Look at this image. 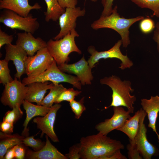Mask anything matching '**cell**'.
<instances>
[{"instance_id":"obj_1","label":"cell","mask_w":159,"mask_h":159,"mask_svg":"<svg viewBox=\"0 0 159 159\" xmlns=\"http://www.w3.org/2000/svg\"><path fill=\"white\" fill-rule=\"evenodd\" d=\"M80 141V155L82 159H108L117 151L124 148L120 141L99 132L82 137Z\"/></svg>"},{"instance_id":"obj_2","label":"cell","mask_w":159,"mask_h":159,"mask_svg":"<svg viewBox=\"0 0 159 159\" xmlns=\"http://www.w3.org/2000/svg\"><path fill=\"white\" fill-rule=\"evenodd\" d=\"M117 5L113 8L111 14L108 16H100L91 24V28L94 30L107 28L113 29L117 32L121 37L123 47L126 48L130 43L129 29L135 22L144 18L141 16L135 17L126 18L121 17L117 11Z\"/></svg>"},{"instance_id":"obj_3","label":"cell","mask_w":159,"mask_h":159,"mask_svg":"<svg viewBox=\"0 0 159 159\" xmlns=\"http://www.w3.org/2000/svg\"><path fill=\"white\" fill-rule=\"evenodd\" d=\"M100 83L109 86L112 91V101L110 107H124L127 109L130 113L134 110L133 106L136 98L135 95H130L134 91L131 83L129 80L122 81L118 76L112 75L105 77L100 80Z\"/></svg>"},{"instance_id":"obj_4","label":"cell","mask_w":159,"mask_h":159,"mask_svg":"<svg viewBox=\"0 0 159 159\" xmlns=\"http://www.w3.org/2000/svg\"><path fill=\"white\" fill-rule=\"evenodd\" d=\"M79 36L74 29L62 39L55 41L51 39L47 42L48 51L58 66L69 62L70 59L69 56L71 53L75 52L79 54H82L75 41V38Z\"/></svg>"},{"instance_id":"obj_5","label":"cell","mask_w":159,"mask_h":159,"mask_svg":"<svg viewBox=\"0 0 159 159\" xmlns=\"http://www.w3.org/2000/svg\"><path fill=\"white\" fill-rule=\"evenodd\" d=\"M46 81H50L54 85L62 82H67L78 89L80 90L82 88V85L77 77L66 74L62 71L59 68L54 59L44 72L35 76L25 77L22 80V82L25 85H27L33 82Z\"/></svg>"},{"instance_id":"obj_6","label":"cell","mask_w":159,"mask_h":159,"mask_svg":"<svg viewBox=\"0 0 159 159\" xmlns=\"http://www.w3.org/2000/svg\"><path fill=\"white\" fill-rule=\"evenodd\" d=\"M0 22L12 29H17L34 34L39 27L37 19L30 14L21 16L11 10L4 9L0 14Z\"/></svg>"},{"instance_id":"obj_7","label":"cell","mask_w":159,"mask_h":159,"mask_svg":"<svg viewBox=\"0 0 159 159\" xmlns=\"http://www.w3.org/2000/svg\"><path fill=\"white\" fill-rule=\"evenodd\" d=\"M122 45V41L119 40L108 50L100 52L97 50L94 46H89L87 49L90 54L87 61L89 66L92 69L95 66V64L101 59L116 58L121 62L119 67L121 70L130 68L133 65V62L127 55H124L121 52L120 47Z\"/></svg>"},{"instance_id":"obj_8","label":"cell","mask_w":159,"mask_h":159,"mask_svg":"<svg viewBox=\"0 0 159 159\" xmlns=\"http://www.w3.org/2000/svg\"><path fill=\"white\" fill-rule=\"evenodd\" d=\"M18 79L15 77L12 82L4 85L0 98L3 105L12 109L17 104L22 105L27 90V86Z\"/></svg>"},{"instance_id":"obj_9","label":"cell","mask_w":159,"mask_h":159,"mask_svg":"<svg viewBox=\"0 0 159 159\" xmlns=\"http://www.w3.org/2000/svg\"><path fill=\"white\" fill-rule=\"evenodd\" d=\"M54 59L47 47L39 50L33 56H28L25 62L27 77H34L42 73L47 69Z\"/></svg>"},{"instance_id":"obj_10","label":"cell","mask_w":159,"mask_h":159,"mask_svg":"<svg viewBox=\"0 0 159 159\" xmlns=\"http://www.w3.org/2000/svg\"><path fill=\"white\" fill-rule=\"evenodd\" d=\"M146 113L144 110L141 118L138 130L135 137L134 146L144 159H151L153 156H158L159 150L154 145L148 141L147 136V129L144 123Z\"/></svg>"},{"instance_id":"obj_11","label":"cell","mask_w":159,"mask_h":159,"mask_svg":"<svg viewBox=\"0 0 159 159\" xmlns=\"http://www.w3.org/2000/svg\"><path fill=\"white\" fill-rule=\"evenodd\" d=\"M85 12L84 8L82 9L80 7L66 8L65 11L58 19L60 29L54 39L56 40L62 39L72 30L75 29L77 19L84 16Z\"/></svg>"},{"instance_id":"obj_12","label":"cell","mask_w":159,"mask_h":159,"mask_svg":"<svg viewBox=\"0 0 159 159\" xmlns=\"http://www.w3.org/2000/svg\"><path fill=\"white\" fill-rule=\"evenodd\" d=\"M114 114L111 117L100 122L95 126L96 129L103 135H107L111 131L121 127L127 120L131 117L130 112L122 107H113Z\"/></svg>"},{"instance_id":"obj_13","label":"cell","mask_w":159,"mask_h":159,"mask_svg":"<svg viewBox=\"0 0 159 159\" xmlns=\"http://www.w3.org/2000/svg\"><path fill=\"white\" fill-rule=\"evenodd\" d=\"M62 71L77 76L82 85H91L93 79L91 71L92 68L89 66L87 61L85 59L84 55L78 62L68 64L64 63L58 66Z\"/></svg>"},{"instance_id":"obj_14","label":"cell","mask_w":159,"mask_h":159,"mask_svg":"<svg viewBox=\"0 0 159 159\" xmlns=\"http://www.w3.org/2000/svg\"><path fill=\"white\" fill-rule=\"evenodd\" d=\"M61 105L55 104L50 108L47 114L44 116L37 117L33 119L37 128L42 131L41 135L45 134L54 142H59V140L54 130V124L57 111Z\"/></svg>"},{"instance_id":"obj_15","label":"cell","mask_w":159,"mask_h":159,"mask_svg":"<svg viewBox=\"0 0 159 159\" xmlns=\"http://www.w3.org/2000/svg\"><path fill=\"white\" fill-rule=\"evenodd\" d=\"M6 54L4 59L9 62H13L16 70L15 77L20 80L21 76L26 74L25 61L28 57L26 52L20 47L11 44L5 47Z\"/></svg>"},{"instance_id":"obj_16","label":"cell","mask_w":159,"mask_h":159,"mask_svg":"<svg viewBox=\"0 0 159 159\" xmlns=\"http://www.w3.org/2000/svg\"><path fill=\"white\" fill-rule=\"evenodd\" d=\"M17 35L16 44L21 47L28 56H33L36 52L47 47V42L40 37L35 38L31 33L25 32Z\"/></svg>"},{"instance_id":"obj_17","label":"cell","mask_w":159,"mask_h":159,"mask_svg":"<svg viewBox=\"0 0 159 159\" xmlns=\"http://www.w3.org/2000/svg\"><path fill=\"white\" fill-rule=\"evenodd\" d=\"M140 104L147 115L149 120L148 127L151 128L157 135L159 145V134L156 128V121L159 112V96H151L149 99H142Z\"/></svg>"},{"instance_id":"obj_18","label":"cell","mask_w":159,"mask_h":159,"mask_svg":"<svg viewBox=\"0 0 159 159\" xmlns=\"http://www.w3.org/2000/svg\"><path fill=\"white\" fill-rule=\"evenodd\" d=\"M48 137L46 135L45 145L39 150L35 151L27 149L25 158L29 159H68L52 144Z\"/></svg>"},{"instance_id":"obj_19","label":"cell","mask_w":159,"mask_h":159,"mask_svg":"<svg viewBox=\"0 0 159 159\" xmlns=\"http://www.w3.org/2000/svg\"><path fill=\"white\" fill-rule=\"evenodd\" d=\"M54 85L53 83L49 81L34 82L28 84L24 100L31 102H35L37 105H41V102L47 90Z\"/></svg>"},{"instance_id":"obj_20","label":"cell","mask_w":159,"mask_h":159,"mask_svg":"<svg viewBox=\"0 0 159 159\" xmlns=\"http://www.w3.org/2000/svg\"><path fill=\"white\" fill-rule=\"evenodd\" d=\"M41 6L38 3L30 5L28 0H0V9H9L19 15L26 17L32 9H40Z\"/></svg>"},{"instance_id":"obj_21","label":"cell","mask_w":159,"mask_h":159,"mask_svg":"<svg viewBox=\"0 0 159 159\" xmlns=\"http://www.w3.org/2000/svg\"><path fill=\"white\" fill-rule=\"evenodd\" d=\"M22 105L24 109L26 110V117L23 124L24 128L22 135L26 137L29 135L27 126L31 120L36 116H44L48 112L50 107L48 108L42 105H36L25 100H24Z\"/></svg>"},{"instance_id":"obj_22","label":"cell","mask_w":159,"mask_h":159,"mask_svg":"<svg viewBox=\"0 0 159 159\" xmlns=\"http://www.w3.org/2000/svg\"><path fill=\"white\" fill-rule=\"evenodd\" d=\"M143 111L142 108L138 110L133 116L127 120L121 127L117 130L127 135L129 139L130 143L132 145L134 144L135 137L138 130Z\"/></svg>"},{"instance_id":"obj_23","label":"cell","mask_w":159,"mask_h":159,"mask_svg":"<svg viewBox=\"0 0 159 159\" xmlns=\"http://www.w3.org/2000/svg\"><path fill=\"white\" fill-rule=\"evenodd\" d=\"M25 137L18 134H7L0 132V159H3L7 150L15 145L23 143Z\"/></svg>"},{"instance_id":"obj_24","label":"cell","mask_w":159,"mask_h":159,"mask_svg":"<svg viewBox=\"0 0 159 159\" xmlns=\"http://www.w3.org/2000/svg\"><path fill=\"white\" fill-rule=\"evenodd\" d=\"M44 0L47 6V11L44 12L45 21L47 22L51 20L57 21L65 11V9L61 6L57 0Z\"/></svg>"},{"instance_id":"obj_25","label":"cell","mask_w":159,"mask_h":159,"mask_svg":"<svg viewBox=\"0 0 159 159\" xmlns=\"http://www.w3.org/2000/svg\"><path fill=\"white\" fill-rule=\"evenodd\" d=\"M66 89L62 85H54L49 89V94L43 99L41 102V105L48 108L51 107L58 95Z\"/></svg>"},{"instance_id":"obj_26","label":"cell","mask_w":159,"mask_h":159,"mask_svg":"<svg viewBox=\"0 0 159 159\" xmlns=\"http://www.w3.org/2000/svg\"><path fill=\"white\" fill-rule=\"evenodd\" d=\"M141 8H147L153 12V15L159 18V0H130Z\"/></svg>"},{"instance_id":"obj_27","label":"cell","mask_w":159,"mask_h":159,"mask_svg":"<svg viewBox=\"0 0 159 159\" xmlns=\"http://www.w3.org/2000/svg\"><path fill=\"white\" fill-rule=\"evenodd\" d=\"M9 61L5 59L0 60V83L3 85L14 80L8 67Z\"/></svg>"},{"instance_id":"obj_28","label":"cell","mask_w":159,"mask_h":159,"mask_svg":"<svg viewBox=\"0 0 159 159\" xmlns=\"http://www.w3.org/2000/svg\"><path fill=\"white\" fill-rule=\"evenodd\" d=\"M81 92V91L75 90L73 88H66L59 94L54 101V103L59 104L64 101L69 102L74 100L75 97L79 95Z\"/></svg>"},{"instance_id":"obj_29","label":"cell","mask_w":159,"mask_h":159,"mask_svg":"<svg viewBox=\"0 0 159 159\" xmlns=\"http://www.w3.org/2000/svg\"><path fill=\"white\" fill-rule=\"evenodd\" d=\"M20 106L21 105L17 104L11 110L8 111L3 117V120L14 124H15L21 118L23 115V112L21 109Z\"/></svg>"},{"instance_id":"obj_30","label":"cell","mask_w":159,"mask_h":159,"mask_svg":"<svg viewBox=\"0 0 159 159\" xmlns=\"http://www.w3.org/2000/svg\"><path fill=\"white\" fill-rule=\"evenodd\" d=\"M85 98L83 97L78 101L74 100L69 102L70 106L72 111L75 115V118L76 119H79L83 112L86 110L84 104Z\"/></svg>"},{"instance_id":"obj_31","label":"cell","mask_w":159,"mask_h":159,"mask_svg":"<svg viewBox=\"0 0 159 159\" xmlns=\"http://www.w3.org/2000/svg\"><path fill=\"white\" fill-rule=\"evenodd\" d=\"M23 143L26 146L32 148L35 151L39 150L42 148L45 145L46 142H42L40 139H36L34 136L26 137L23 140Z\"/></svg>"},{"instance_id":"obj_32","label":"cell","mask_w":159,"mask_h":159,"mask_svg":"<svg viewBox=\"0 0 159 159\" xmlns=\"http://www.w3.org/2000/svg\"><path fill=\"white\" fill-rule=\"evenodd\" d=\"M155 25L152 19L149 18H144L140 21L139 27L143 34H148L151 33L155 28Z\"/></svg>"},{"instance_id":"obj_33","label":"cell","mask_w":159,"mask_h":159,"mask_svg":"<svg viewBox=\"0 0 159 159\" xmlns=\"http://www.w3.org/2000/svg\"><path fill=\"white\" fill-rule=\"evenodd\" d=\"M80 143L76 144L69 148V153L65 155L68 159H81L80 155Z\"/></svg>"},{"instance_id":"obj_34","label":"cell","mask_w":159,"mask_h":159,"mask_svg":"<svg viewBox=\"0 0 159 159\" xmlns=\"http://www.w3.org/2000/svg\"><path fill=\"white\" fill-rule=\"evenodd\" d=\"M114 0H101V3L103 7L101 16H105L110 15L113 10L112 6Z\"/></svg>"},{"instance_id":"obj_35","label":"cell","mask_w":159,"mask_h":159,"mask_svg":"<svg viewBox=\"0 0 159 159\" xmlns=\"http://www.w3.org/2000/svg\"><path fill=\"white\" fill-rule=\"evenodd\" d=\"M127 149L128 150V156L130 159H142V156L140 153L133 145H132L130 143L127 145Z\"/></svg>"},{"instance_id":"obj_36","label":"cell","mask_w":159,"mask_h":159,"mask_svg":"<svg viewBox=\"0 0 159 159\" xmlns=\"http://www.w3.org/2000/svg\"><path fill=\"white\" fill-rule=\"evenodd\" d=\"M14 39L13 35H9L0 29V48L4 44H11Z\"/></svg>"},{"instance_id":"obj_37","label":"cell","mask_w":159,"mask_h":159,"mask_svg":"<svg viewBox=\"0 0 159 159\" xmlns=\"http://www.w3.org/2000/svg\"><path fill=\"white\" fill-rule=\"evenodd\" d=\"M25 145L23 143L16 145L15 150V158L17 159H23L25 158L26 151Z\"/></svg>"},{"instance_id":"obj_38","label":"cell","mask_w":159,"mask_h":159,"mask_svg":"<svg viewBox=\"0 0 159 159\" xmlns=\"http://www.w3.org/2000/svg\"><path fill=\"white\" fill-rule=\"evenodd\" d=\"M0 127L2 132L7 134H11L13 131L14 124L3 120L0 123Z\"/></svg>"},{"instance_id":"obj_39","label":"cell","mask_w":159,"mask_h":159,"mask_svg":"<svg viewBox=\"0 0 159 159\" xmlns=\"http://www.w3.org/2000/svg\"><path fill=\"white\" fill-rule=\"evenodd\" d=\"M63 8H75L77 4L78 0H57Z\"/></svg>"},{"instance_id":"obj_40","label":"cell","mask_w":159,"mask_h":159,"mask_svg":"<svg viewBox=\"0 0 159 159\" xmlns=\"http://www.w3.org/2000/svg\"><path fill=\"white\" fill-rule=\"evenodd\" d=\"M153 38L157 44V50L159 53V22L156 23Z\"/></svg>"},{"instance_id":"obj_41","label":"cell","mask_w":159,"mask_h":159,"mask_svg":"<svg viewBox=\"0 0 159 159\" xmlns=\"http://www.w3.org/2000/svg\"><path fill=\"white\" fill-rule=\"evenodd\" d=\"M16 145L9 149L6 151L4 155V159H12L15 158V150Z\"/></svg>"},{"instance_id":"obj_42","label":"cell","mask_w":159,"mask_h":159,"mask_svg":"<svg viewBox=\"0 0 159 159\" xmlns=\"http://www.w3.org/2000/svg\"><path fill=\"white\" fill-rule=\"evenodd\" d=\"M92 1L95 2L97 1L98 0H91Z\"/></svg>"}]
</instances>
